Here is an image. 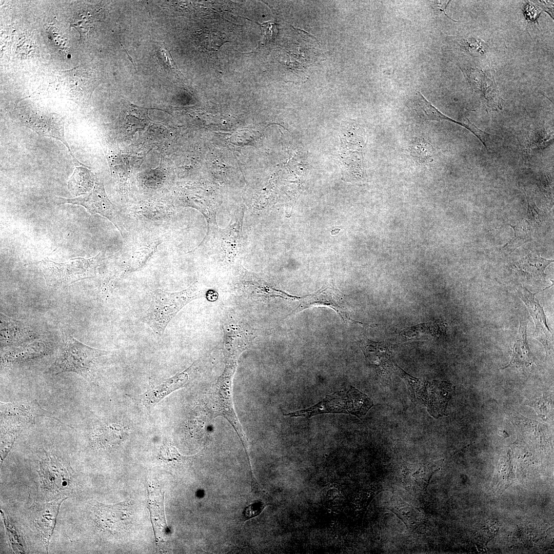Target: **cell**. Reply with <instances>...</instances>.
I'll list each match as a JSON object with an SVG mask.
<instances>
[{
	"mask_svg": "<svg viewBox=\"0 0 554 554\" xmlns=\"http://www.w3.org/2000/svg\"><path fill=\"white\" fill-rule=\"evenodd\" d=\"M242 353L236 349L225 348V368L212 386L207 408L212 418L222 417L229 423L246 449L247 439L235 413L233 399V380L238 360Z\"/></svg>",
	"mask_w": 554,
	"mask_h": 554,
	"instance_id": "1",
	"label": "cell"
},
{
	"mask_svg": "<svg viewBox=\"0 0 554 554\" xmlns=\"http://www.w3.org/2000/svg\"><path fill=\"white\" fill-rule=\"evenodd\" d=\"M373 406L364 393L350 386L348 389L326 396L318 404L306 409L284 414L290 417L309 418L318 414L337 413L350 414L360 418Z\"/></svg>",
	"mask_w": 554,
	"mask_h": 554,
	"instance_id": "6",
	"label": "cell"
},
{
	"mask_svg": "<svg viewBox=\"0 0 554 554\" xmlns=\"http://www.w3.org/2000/svg\"><path fill=\"white\" fill-rule=\"evenodd\" d=\"M262 35L267 41H270L274 38L277 29L274 22H268L262 24L261 26Z\"/></svg>",
	"mask_w": 554,
	"mask_h": 554,
	"instance_id": "29",
	"label": "cell"
},
{
	"mask_svg": "<svg viewBox=\"0 0 554 554\" xmlns=\"http://www.w3.org/2000/svg\"><path fill=\"white\" fill-rule=\"evenodd\" d=\"M108 352L91 347L67 335L49 372L58 374L66 372L78 374L88 381L92 380L97 360Z\"/></svg>",
	"mask_w": 554,
	"mask_h": 554,
	"instance_id": "4",
	"label": "cell"
},
{
	"mask_svg": "<svg viewBox=\"0 0 554 554\" xmlns=\"http://www.w3.org/2000/svg\"><path fill=\"white\" fill-rule=\"evenodd\" d=\"M203 296V293L192 288L173 293L157 289L151 293L150 304L143 321L160 337L179 311L191 301Z\"/></svg>",
	"mask_w": 554,
	"mask_h": 554,
	"instance_id": "3",
	"label": "cell"
},
{
	"mask_svg": "<svg viewBox=\"0 0 554 554\" xmlns=\"http://www.w3.org/2000/svg\"><path fill=\"white\" fill-rule=\"evenodd\" d=\"M411 530H416L423 525L425 521L424 515L421 511L412 506H405L397 509H390Z\"/></svg>",
	"mask_w": 554,
	"mask_h": 554,
	"instance_id": "24",
	"label": "cell"
},
{
	"mask_svg": "<svg viewBox=\"0 0 554 554\" xmlns=\"http://www.w3.org/2000/svg\"><path fill=\"white\" fill-rule=\"evenodd\" d=\"M343 296L342 293L334 288L327 287L301 299L293 312L296 313L311 307H326L334 310L344 322H351L361 324L349 316L345 309Z\"/></svg>",
	"mask_w": 554,
	"mask_h": 554,
	"instance_id": "11",
	"label": "cell"
},
{
	"mask_svg": "<svg viewBox=\"0 0 554 554\" xmlns=\"http://www.w3.org/2000/svg\"><path fill=\"white\" fill-rule=\"evenodd\" d=\"M413 109L416 114L424 121H447L459 124L465 128L466 124L456 121L443 114L427 101L420 92H418L412 101Z\"/></svg>",
	"mask_w": 554,
	"mask_h": 554,
	"instance_id": "20",
	"label": "cell"
},
{
	"mask_svg": "<svg viewBox=\"0 0 554 554\" xmlns=\"http://www.w3.org/2000/svg\"><path fill=\"white\" fill-rule=\"evenodd\" d=\"M392 369L405 383L413 403L426 407L436 419L446 415L447 406L454 392L450 383L421 380L408 374L394 363Z\"/></svg>",
	"mask_w": 554,
	"mask_h": 554,
	"instance_id": "2",
	"label": "cell"
},
{
	"mask_svg": "<svg viewBox=\"0 0 554 554\" xmlns=\"http://www.w3.org/2000/svg\"><path fill=\"white\" fill-rule=\"evenodd\" d=\"M124 431L118 425L110 424L102 426L95 433L96 442L103 447L116 445L122 440Z\"/></svg>",
	"mask_w": 554,
	"mask_h": 554,
	"instance_id": "23",
	"label": "cell"
},
{
	"mask_svg": "<svg viewBox=\"0 0 554 554\" xmlns=\"http://www.w3.org/2000/svg\"><path fill=\"white\" fill-rule=\"evenodd\" d=\"M527 321L525 318L520 320L518 333L512 348L511 358L509 364L503 369L511 367L526 368L536 363V359L531 351L527 339Z\"/></svg>",
	"mask_w": 554,
	"mask_h": 554,
	"instance_id": "17",
	"label": "cell"
},
{
	"mask_svg": "<svg viewBox=\"0 0 554 554\" xmlns=\"http://www.w3.org/2000/svg\"><path fill=\"white\" fill-rule=\"evenodd\" d=\"M552 260H546L540 255L537 256H528L521 262L520 267L522 272L538 279H544L545 268L552 262Z\"/></svg>",
	"mask_w": 554,
	"mask_h": 554,
	"instance_id": "25",
	"label": "cell"
},
{
	"mask_svg": "<svg viewBox=\"0 0 554 554\" xmlns=\"http://www.w3.org/2000/svg\"><path fill=\"white\" fill-rule=\"evenodd\" d=\"M66 499L67 497L58 498L49 503L36 506L33 510L32 516L35 528L47 551L55 526L60 506Z\"/></svg>",
	"mask_w": 554,
	"mask_h": 554,
	"instance_id": "14",
	"label": "cell"
},
{
	"mask_svg": "<svg viewBox=\"0 0 554 554\" xmlns=\"http://www.w3.org/2000/svg\"><path fill=\"white\" fill-rule=\"evenodd\" d=\"M185 457L182 456L176 448L169 442H165L161 447L159 458L165 461H180Z\"/></svg>",
	"mask_w": 554,
	"mask_h": 554,
	"instance_id": "28",
	"label": "cell"
},
{
	"mask_svg": "<svg viewBox=\"0 0 554 554\" xmlns=\"http://www.w3.org/2000/svg\"><path fill=\"white\" fill-rule=\"evenodd\" d=\"M1 417H11L25 425L34 423L36 417H47L61 422L54 414L43 408L35 401L1 403Z\"/></svg>",
	"mask_w": 554,
	"mask_h": 554,
	"instance_id": "16",
	"label": "cell"
},
{
	"mask_svg": "<svg viewBox=\"0 0 554 554\" xmlns=\"http://www.w3.org/2000/svg\"><path fill=\"white\" fill-rule=\"evenodd\" d=\"M19 121L22 124L37 134L61 141L67 148L75 167L85 166L74 156L65 136L63 119L54 114L30 111L22 113Z\"/></svg>",
	"mask_w": 554,
	"mask_h": 554,
	"instance_id": "8",
	"label": "cell"
},
{
	"mask_svg": "<svg viewBox=\"0 0 554 554\" xmlns=\"http://www.w3.org/2000/svg\"><path fill=\"white\" fill-rule=\"evenodd\" d=\"M516 290L517 295L527 307L534 321L535 330L533 333V337L542 343L547 356L552 344L553 334L547 324L546 316L543 308L535 296V295L540 292L532 293L521 285Z\"/></svg>",
	"mask_w": 554,
	"mask_h": 554,
	"instance_id": "10",
	"label": "cell"
},
{
	"mask_svg": "<svg viewBox=\"0 0 554 554\" xmlns=\"http://www.w3.org/2000/svg\"><path fill=\"white\" fill-rule=\"evenodd\" d=\"M193 366V365H192L185 370L148 389L141 397L143 404L146 408L150 409L167 395L184 387L189 380V374Z\"/></svg>",
	"mask_w": 554,
	"mask_h": 554,
	"instance_id": "15",
	"label": "cell"
},
{
	"mask_svg": "<svg viewBox=\"0 0 554 554\" xmlns=\"http://www.w3.org/2000/svg\"><path fill=\"white\" fill-rule=\"evenodd\" d=\"M1 342L3 345L20 343L34 338V333L19 321L1 313Z\"/></svg>",
	"mask_w": 554,
	"mask_h": 554,
	"instance_id": "18",
	"label": "cell"
},
{
	"mask_svg": "<svg viewBox=\"0 0 554 554\" xmlns=\"http://www.w3.org/2000/svg\"><path fill=\"white\" fill-rule=\"evenodd\" d=\"M14 349L3 355V363H16L37 358L45 352L46 347L44 343L35 342Z\"/></svg>",
	"mask_w": 554,
	"mask_h": 554,
	"instance_id": "22",
	"label": "cell"
},
{
	"mask_svg": "<svg viewBox=\"0 0 554 554\" xmlns=\"http://www.w3.org/2000/svg\"><path fill=\"white\" fill-rule=\"evenodd\" d=\"M72 470L64 459L46 453L39 462L38 471L42 488L54 492L68 489L72 482Z\"/></svg>",
	"mask_w": 554,
	"mask_h": 554,
	"instance_id": "9",
	"label": "cell"
},
{
	"mask_svg": "<svg viewBox=\"0 0 554 554\" xmlns=\"http://www.w3.org/2000/svg\"><path fill=\"white\" fill-rule=\"evenodd\" d=\"M528 216L529 219L533 223L540 222V210H539L535 205V203L532 201L530 203L528 201Z\"/></svg>",
	"mask_w": 554,
	"mask_h": 554,
	"instance_id": "30",
	"label": "cell"
},
{
	"mask_svg": "<svg viewBox=\"0 0 554 554\" xmlns=\"http://www.w3.org/2000/svg\"><path fill=\"white\" fill-rule=\"evenodd\" d=\"M259 507H258L257 506H256L255 504V505L253 504V505L249 506L248 508L246 509V511H245V514L247 516L250 518V517H252L253 516H254L255 515H256V514L259 513Z\"/></svg>",
	"mask_w": 554,
	"mask_h": 554,
	"instance_id": "32",
	"label": "cell"
},
{
	"mask_svg": "<svg viewBox=\"0 0 554 554\" xmlns=\"http://www.w3.org/2000/svg\"><path fill=\"white\" fill-rule=\"evenodd\" d=\"M3 518V522L5 525L6 532L8 535L11 547L15 553H24V548L22 540L20 538L17 530L14 527L7 519L4 513L1 510Z\"/></svg>",
	"mask_w": 554,
	"mask_h": 554,
	"instance_id": "27",
	"label": "cell"
},
{
	"mask_svg": "<svg viewBox=\"0 0 554 554\" xmlns=\"http://www.w3.org/2000/svg\"><path fill=\"white\" fill-rule=\"evenodd\" d=\"M150 510L156 536L161 538L167 534V526L165 518L164 510V494L159 488L149 487V489ZM158 537V538H159Z\"/></svg>",
	"mask_w": 554,
	"mask_h": 554,
	"instance_id": "19",
	"label": "cell"
},
{
	"mask_svg": "<svg viewBox=\"0 0 554 554\" xmlns=\"http://www.w3.org/2000/svg\"><path fill=\"white\" fill-rule=\"evenodd\" d=\"M513 229L514 236L504 246L502 250L507 253H511L520 246L530 241L531 233L527 227L522 222L516 225H509Z\"/></svg>",
	"mask_w": 554,
	"mask_h": 554,
	"instance_id": "26",
	"label": "cell"
},
{
	"mask_svg": "<svg viewBox=\"0 0 554 554\" xmlns=\"http://www.w3.org/2000/svg\"><path fill=\"white\" fill-rule=\"evenodd\" d=\"M529 405L535 408V410L541 417L544 418V417H547V414H548V411H547V404L543 399L538 400L535 403Z\"/></svg>",
	"mask_w": 554,
	"mask_h": 554,
	"instance_id": "31",
	"label": "cell"
},
{
	"mask_svg": "<svg viewBox=\"0 0 554 554\" xmlns=\"http://www.w3.org/2000/svg\"><path fill=\"white\" fill-rule=\"evenodd\" d=\"M442 463V460L418 464L404 462L401 474L402 485L409 491L423 493L432 475L440 469Z\"/></svg>",
	"mask_w": 554,
	"mask_h": 554,
	"instance_id": "12",
	"label": "cell"
},
{
	"mask_svg": "<svg viewBox=\"0 0 554 554\" xmlns=\"http://www.w3.org/2000/svg\"><path fill=\"white\" fill-rule=\"evenodd\" d=\"M498 433L499 434H500V435L502 436H503V437H509V435H508V433H507V432H506V431H505V430H499L498 431Z\"/></svg>",
	"mask_w": 554,
	"mask_h": 554,
	"instance_id": "33",
	"label": "cell"
},
{
	"mask_svg": "<svg viewBox=\"0 0 554 554\" xmlns=\"http://www.w3.org/2000/svg\"><path fill=\"white\" fill-rule=\"evenodd\" d=\"M94 181L93 174L86 166H78L68 182L67 187L72 195L80 196L90 193Z\"/></svg>",
	"mask_w": 554,
	"mask_h": 554,
	"instance_id": "21",
	"label": "cell"
},
{
	"mask_svg": "<svg viewBox=\"0 0 554 554\" xmlns=\"http://www.w3.org/2000/svg\"><path fill=\"white\" fill-rule=\"evenodd\" d=\"M130 501L113 505L96 503L94 506V513L98 525L111 532L122 530L130 518Z\"/></svg>",
	"mask_w": 554,
	"mask_h": 554,
	"instance_id": "13",
	"label": "cell"
},
{
	"mask_svg": "<svg viewBox=\"0 0 554 554\" xmlns=\"http://www.w3.org/2000/svg\"><path fill=\"white\" fill-rule=\"evenodd\" d=\"M103 259L100 253L89 259L75 258L64 263H57L45 258L35 264L39 265L47 286L57 289L94 277L97 267Z\"/></svg>",
	"mask_w": 554,
	"mask_h": 554,
	"instance_id": "5",
	"label": "cell"
},
{
	"mask_svg": "<svg viewBox=\"0 0 554 554\" xmlns=\"http://www.w3.org/2000/svg\"><path fill=\"white\" fill-rule=\"evenodd\" d=\"M55 199L57 204L80 205L90 212L98 213L111 222L123 236L126 232L123 219L108 199L101 181L96 182L93 191L88 194L75 198L56 197Z\"/></svg>",
	"mask_w": 554,
	"mask_h": 554,
	"instance_id": "7",
	"label": "cell"
}]
</instances>
